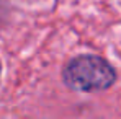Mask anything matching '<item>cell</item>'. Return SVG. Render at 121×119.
<instances>
[{
	"mask_svg": "<svg viewBox=\"0 0 121 119\" xmlns=\"http://www.w3.org/2000/svg\"><path fill=\"white\" fill-rule=\"evenodd\" d=\"M62 77L65 85L77 91H101L110 88L115 80V69L98 56H79L64 69Z\"/></svg>",
	"mask_w": 121,
	"mask_h": 119,
	"instance_id": "obj_1",
	"label": "cell"
}]
</instances>
